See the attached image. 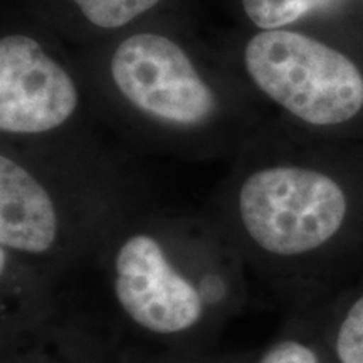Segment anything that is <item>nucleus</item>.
Masks as SVG:
<instances>
[{
  "mask_svg": "<svg viewBox=\"0 0 363 363\" xmlns=\"http://www.w3.org/2000/svg\"><path fill=\"white\" fill-rule=\"evenodd\" d=\"M244 62L267 98L305 123L340 125L363 108V76L337 49L294 30H261Z\"/></svg>",
  "mask_w": 363,
  "mask_h": 363,
  "instance_id": "1",
  "label": "nucleus"
},
{
  "mask_svg": "<svg viewBox=\"0 0 363 363\" xmlns=\"http://www.w3.org/2000/svg\"><path fill=\"white\" fill-rule=\"evenodd\" d=\"M239 217L249 238L276 256L323 246L347 217V197L331 177L301 167H269L244 180Z\"/></svg>",
  "mask_w": 363,
  "mask_h": 363,
  "instance_id": "2",
  "label": "nucleus"
},
{
  "mask_svg": "<svg viewBox=\"0 0 363 363\" xmlns=\"http://www.w3.org/2000/svg\"><path fill=\"white\" fill-rule=\"evenodd\" d=\"M111 76L136 110L177 126H197L216 111V96L189 54L165 35L133 34L116 48Z\"/></svg>",
  "mask_w": 363,
  "mask_h": 363,
  "instance_id": "3",
  "label": "nucleus"
},
{
  "mask_svg": "<svg viewBox=\"0 0 363 363\" xmlns=\"http://www.w3.org/2000/svg\"><path fill=\"white\" fill-rule=\"evenodd\" d=\"M115 294L130 320L155 335L184 333L203 315L201 294L148 234L131 235L118 249Z\"/></svg>",
  "mask_w": 363,
  "mask_h": 363,
  "instance_id": "4",
  "label": "nucleus"
},
{
  "mask_svg": "<svg viewBox=\"0 0 363 363\" xmlns=\"http://www.w3.org/2000/svg\"><path fill=\"white\" fill-rule=\"evenodd\" d=\"M78 108V88L38 40L11 34L0 40V130L39 135L65 125Z\"/></svg>",
  "mask_w": 363,
  "mask_h": 363,
  "instance_id": "5",
  "label": "nucleus"
},
{
  "mask_svg": "<svg viewBox=\"0 0 363 363\" xmlns=\"http://www.w3.org/2000/svg\"><path fill=\"white\" fill-rule=\"evenodd\" d=\"M59 220L48 190L11 157H0V242L2 247L44 254L57 240Z\"/></svg>",
  "mask_w": 363,
  "mask_h": 363,
  "instance_id": "6",
  "label": "nucleus"
},
{
  "mask_svg": "<svg viewBox=\"0 0 363 363\" xmlns=\"http://www.w3.org/2000/svg\"><path fill=\"white\" fill-rule=\"evenodd\" d=\"M343 0H242L249 21L262 30L283 29L321 9L337 7Z\"/></svg>",
  "mask_w": 363,
  "mask_h": 363,
  "instance_id": "7",
  "label": "nucleus"
},
{
  "mask_svg": "<svg viewBox=\"0 0 363 363\" xmlns=\"http://www.w3.org/2000/svg\"><path fill=\"white\" fill-rule=\"evenodd\" d=\"M93 26L118 29L148 12L160 0H72Z\"/></svg>",
  "mask_w": 363,
  "mask_h": 363,
  "instance_id": "8",
  "label": "nucleus"
},
{
  "mask_svg": "<svg viewBox=\"0 0 363 363\" xmlns=\"http://www.w3.org/2000/svg\"><path fill=\"white\" fill-rule=\"evenodd\" d=\"M337 353L342 363H363V296L353 303L340 326Z\"/></svg>",
  "mask_w": 363,
  "mask_h": 363,
  "instance_id": "9",
  "label": "nucleus"
},
{
  "mask_svg": "<svg viewBox=\"0 0 363 363\" xmlns=\"http://www.w3.org/2000/svg\"><path fill=\"white\" fill-rule=\"evenodd\" d=\"M259 363H318V358L306 345L294 340H283L272 345Z\"/></svg>",
  "mask_w": 363,
  "mask_h": 363,
  "instance_id": "10",
  "label": "nucleus"
}]
</instances>
